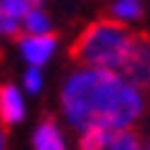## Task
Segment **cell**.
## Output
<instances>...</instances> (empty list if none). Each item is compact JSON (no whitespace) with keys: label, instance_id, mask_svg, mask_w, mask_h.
<instances>
[{"label":"cell","instance_id":"obj_1","mask_svg":"<svg viewBox=\"0 0 150 150\" xmlns=\"http://www.w3.org/2000/svg\"><path fill=\"white\" fill-rule=\"evenodd\" d=\"M59 110L74 132L125 130L137 127L148 112V92L104 69L76 66L64 79L59 92Z\"/></svg>","mask_w":150,"mask_h":150},{"label":"cell","instance_id":"obj_2","mask_svg":"<svg viewBox=\"0 0 150 150\" xmlns=\"http://www.w3.org/2000/svg\"><path fill=\"white\" fill-rule=\"evenodd\" d=\"M135 33L127 25H120L110 18L89 23L84 31L76 36L71 56L79 66L89 69H104V71H117L125 64V56L130 51Z\"/></svg>","mask_w":150,"mask_h":150},{"label":"cell","instance_id":"obj_3","mask_svg":"<svg viewBox=\"0 0 150 150\" xmlns=\"http://www.w3.org/2000/svg\"><path fill=\"white\" fill-rule=\"evenodd\" d=\"M120 74L142 92H150V38L135 33Z\"/></svg>","mask_w":150,"mask_h":150},{"label":"cell","instance_id":"obj_4","mask_svg":"<svg viewBox=\"0 0 150 150\" xmlns=\"http://www.w3.org/2000/svg\"><path fill=\"white\" fill-rule=\"evenodd\" d=\"M79 150H142V137L135 127L94 130L79 135Z\"/></svg>","mask_w":150,"mask_h":150},{"label":"cell","instance_id":"obj_5","mask_svg":"<svg viewBox=\"0 0 150 150\" xmlns=\"http://www.w3.org/2000/svg\"><path fill=\"white\" fill-rule=\"evenodd\" d=\"M56 48H59V41H56L54 33H41V36L21 33V36H18V54H21V59L25 61V66L43 69V66L54 59Z\"/></svg>","mask_w":150,"mask_h":150},{"label":"cell","instance_id":"obj_6","mask_svg":"<svg viewBox=\"0 0 150 150\" xmlns=\"http://www.w3.org/2000/svg\"><path fill=\"white\" fill-rule=\"evenodd\" d=\"M28 115V104H25V94L18 84H0V125L5 127H16L21 125Z\"/></svg>","mask_w":150,"mask_h":150},{"label":"cell","instance_id":"obj_7","mask_svg":"<svg viewBox=\"0 0 150 150\" xmlns=\"http://www.w3.org/2000/svg\"><path fill=\"white\" fill-rule=\"evenodd\" d=\"M31 148L33 150H69V142H66V135H64L61 125L54 117H46L33 127Z\"/></svg>","mask_w":150,"mask_h":150},{"label":"cell","instance_id":"obj_8","mask_svg":"<svg viewBox=\"0 0 150 150\" xmlns=\"http://www.w3.org/2000/svg\"><path fill=\"white\" fill-rule=\"evenodd\" d=\"M31 8L25 0H0V38L8 41L21 36V18Z\"/></svg>","mask_w":150,"mask_h":150},{"label":"cell","instance_id":"obj_9","mask_svg":"<svg viewBox=\"0 0 150 150\" xmlns=\"http://www.w3.org/2000/svg\"><path fill=\"white\" fill-rule=\"evenodd\" d=\"M142 16H145V3L142 0H110V21H115V23L130 28Z\"/></svg>","mask_w":150,"mask_h":150},{"label":"cell","instance_id":"obj_10","mask_svg":"<svg viewBox=\"0 0 150 150\" xmlns=\"http://www.w3.org/2000/svg\"><path fill=\"white\" fill-rule=\"evenodd\" d=\"M21 33L28 36H41V33H51V16H48L43 5H31L21 18Z\"/></svg>","mask_w":150,"mask_h":150},{"label":"cell","instance_id":"obj_11","mask_svg":"<svg viewBox=\"0 0 150 150\" xmlns=\"http://www.w3.org/2000/svg\"><path fill=\"white\" fill-rule=\"evenodd\" d=\"M18 87L23 89V94L38 97L46 87V76H43V69H36V66H25L23 76H21V84Z\"/></svg>","mask_w":150,"mask_h":150},{"label":"cell","instance_id":"obj_12","mask_svg":"<svg viewBox=\"0 0 150 150\" xmlns=\"http://www.w3.org/2000/svg\"><path fill=\"white\" fill-rule=\"evenodd\" d=\"M5 148H8V130L0 125V150H5Z\"/></svg>","mask_w":150,"mask_h":150},{"label":"cell","instance_id":"obj_13","mask_svg":"<svg viewBox=\"0 0 150 150\" xmlns=\"http://www.w3.org/2000/svg\"><path fill=\"white\" fill-rule=\"evenodd\" d=\"M142 137V150H150V130H148V135H140Z\"/></svg>","mask_w":150,"mask_h":150},{"label":"cell","instance_id":"obj_14","mask_svg":"<svg viewBox=\"0 0 150 150\" xmlns=\"http://www.w3.org/2000/svg\"><path fill=\"white\" fill-rule=\"evenodd\" d=\"M25 3H28V5H41L43 0H25Z\"/></svg>","mask_w":150,"mask_h":150}]
</instances>
